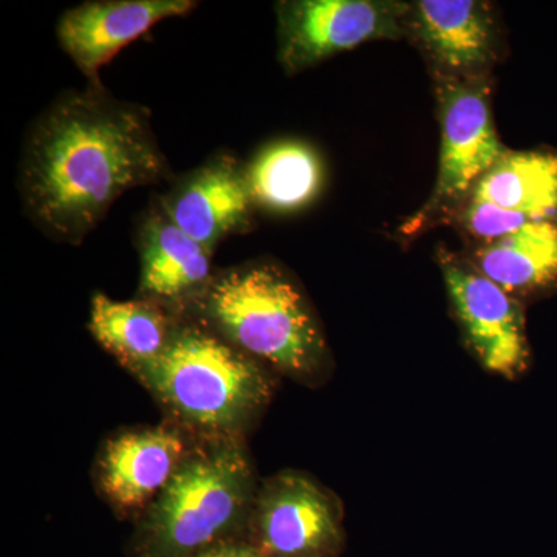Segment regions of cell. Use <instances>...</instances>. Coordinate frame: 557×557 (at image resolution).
Instances as JSON below:
<instances>
[{
    "label": "cell",
    "instance_id": "11",
    "mask_svg": "<svg viewBox=\"0 0 557 557\" xmlns=\"http://www.w3.org/2000/svg\"><path fill=\"white\" fill-rule=\"evenodd\" d=\"M190 449L188 432L175 423L120 432L101 450L98 485L116 511L143 515Z\"/></svg>",
    "mask_w": 557,
    "mask_h": 557
},
{
    "label": "cell",
    "instance_id": "1",
    "mask_svg": "<svg viewBox=\"0 0 557 557\" xmlns=\"http://www.w3.org/2000/svg\"><path fill=\"white\" fill-rule=\"evenodd\" d=\"M171 177L145 106L104 86L62 94L25 138V212L58 244L81 245L123 194Z\"/></svg>",
    "mask_w": 557,
    "mask_h": 557
},
{
    "label": "cell",
    "instance_id": "6",
    "mask_svg": "<svg viewBox=\"0 0 557 557\" xmlns=\"http://www.w3.org/2000/svg\"><path fill=\"white\" fill-rule=\"evenodd\" d=\"M406 10L391 0L277 2V60L292 76L370 40L403 38Z\"/></svg>",
    "mask_w": 557,
    "mask_h": 557
},
{
    "label": "cell",
    "instance_id": "12",
    "mask_svg": "<svg viewBox=\"0 0 557 557\" xmlns=\"http://www.w3.org/2000/svg\"><path fill=\"white\" fill-rule=\"evenodd\" d=\"M193 0H91L62 14L57 35L91 86H102L100 70L121 49L146 35L159 22L185 16Z\"/></svg>",
    "mask_w": 557,
    "mask_h": 557
},
{
    "label": "cell",
    "instance_id": "9",
    "mask_svg": "<svg viewBox=\"0 0 557 557\" xmlns=\"http://www.w3.org/2000/svg\"><path fill=\"white\" fill-rule=\"evenodd\" d=\"M440 269L468 346L483 368L505 379L525 370L528 350L522 307L515 296L479 273L468 259L442 249Z\"/></svg>",
    "mask_w": 557,
    "mask_h": 557
},
{
    "label": "cell",
    "instance_id": "18",
    "mask_svg": "<svg viewBox=\"0 0 557 557\" xmlns=\"http://www.w3.org/2000/svg\"><path fill=\"white\" fill-rule=\"evenodd\" d=\"M196 557H263L258 549L251 547L247 541L225 542L201 552Z\"/></svg>",
    "mask_w": 557,
    "mask_h": 557
},
{
    "label": "cell",
    "instance_id": "4",
    "mask_svg": "<svg viewBox=\"0 0 557 557\" xmlns=\"http://www.w3.org/2000/svg\"><path fill=\"white\" fill-rule=\"evenodd\" d=\"M242 442L200 440L189 450L139 518L135 557H196L245 537L260 483Z\"/></svg>",
    "mask_w": 557,
    "mask_h": 557
},
{
    "label": "cell",
    "instance_id": "5",
    "mask_svg": "<svg viewBox=\"0 0 557 557\" xmlns=\"http://www.w3.org/2000/svg\"><path fill=\"white\" fill-rule=\"evenodd\" d=\"M490 81L434 79L442 129L437 182L426 203L399 228L405 236L453 219L508 152L494 126Z\"/></svg>",
    "mask_w": 557,
    "mask_h": 557
},
{
    "label": "cell",
    "instance_id": "2",
    "mask_svg": "<svg viewBox=\"0 0 557 557\" xmlns=\"http://www.w3.org/2000/svg\"><path fill=\"white\" fill-rule=\"evenodd\" d=\"M180 317L302 383H318L329 372L327 339L306 293L270 260L214 273Z\"/></svg>",
    "mask_w": 557,
    "mask_h": 557
},
{
    "label": "cell",
    "instance_id": "17",
    "mask_svg": "<svg viewBox=\"0 0 557 557\" xmlns=\"http://www.w3.org/2000/svg\"><path fill=\"white\" fill-rule=\"evenodd\" d=\"M468 201L493 205L531 220L557 215V153L508 150L479 180Z\"/></svg>",
    "mask_w": 557,
    "mask_h": 557
},
{
    "label": "cell",
    "instance_id": "10",
    "mask_svg": "<svg viewBox=\"0 0 557 557\" xmlns=\"http://www.w3.org/2000/svg\"><path fill=\"white\" fill-rule=\"evenodd\" d=\"M180 230L209 251L233 234L251 228L255 203L245 164L231 153H219L183 175L156 200Z\"/></svg>",
    "mask_w": 557,
    "mask_h": 557
},
{
    "label": "cell",
    "instance_id": "16",
    "mask_svg": "<svg viewBox=\"0 0 557 557\" xmlns=\"http://www.w3.org/2000/svg\"><path fill=\"white\" fill-rule=\"evenodd\" d=\"M469 263L516 296L557 281V222L536 220L507 236L478 245Z\"/></svg>",
    "mask_w": 557,
    "mask_h": 557
},
{
    "label": "cell",
    "instance_id": "14",
    "mask_svg": "<svg viewBox=\"0 0 557 557\" xmlns=\"http://www.w3.org/2000/svg\"><path fill=\"white\" fill-rule=\"evenodd\" d=\"M178 321L180 314L152 300H116L104 293L91 296V336L131 373L159 357Z\"/></svg>",
    "mask_w": 557,
    "mask_h": 557
},
{
    "label": "cell",
    "instance_id": "15",
    "mask_svg": "<svg viewBox=\"0 0 557 557\" xmlns=\"http://www.w3.org/2000/svg\"><path fill=\"white\" fill-rule=\"evenodd\" d=\"M256 209L287 214L309 207L324 185V163L313 146L298 139L271 143L245 164Z\"/></svg>",
    "mask_w": 557,
    "mask_h": 557
},
{
    "label": "cell",
    "instance_id": "7",
    "mask_svg": "<svg viewBox=\"0 0 557 557\" xmlns=\"http://www.w3.org/2000/svg\"><path fill=\"white\" fill-rule=\"evenodd\" d=\"M244 541L263 557H338L343 509L317 480L288 469L260 483Z\"/></svg>",
    "mask_w": 557,
    "mask_h": 557
},
{
    "label": "cell",
    "instance_id": "3",
    "mask_svg": "<svg viewBox=\"0 0 557 557\" xmlns=\"http://www.w3.org/2000/svg\"><path fill=\"white\" fill-rule=\"evenodd\" d=\"M132 375L200 440L244 437L274 392L273 370L185 317L159 357Z\"/></svg>",
    "mask_w": 557,
    "mask_h": 557
},
{
    "label": "cell",
    "instance_id": "8",
    "mask_svg": "<svg viewBox=\"0 0 557 557\" xmlns=\"http://www.w3.org/2000/svg\"><path fill=\"white\" fill-rule=\"evenodd\" d=\"M403 28L426 58L434 79H487L500 58V28L487 2H410Z\"/></svg>",
    "mask_w": 557,
    "mask_h": 557
},
{
    "label": "cell",
    "instance_id": "13",
    "mask_svg": "<svg viewBox=\"0 0 557 557\" xmlns=\"http://www.w3.org/2000/svg\"><path fill=\"white\" fill-rule=\"evenodd\" d=\"M137 247L141 262L138 298L160 304L175 314H182L214 276V252L180 230L157 203L139 222Z\"/></svg>",
    "mask_w": 557,
    "mask_h": 557
}]
</instances>
